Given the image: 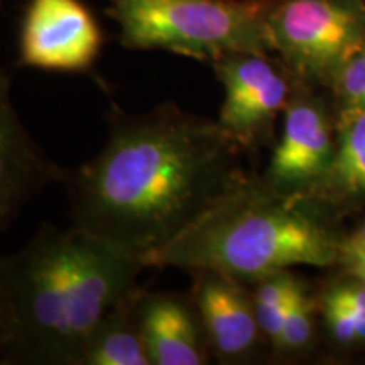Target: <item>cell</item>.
<instances>
[{
  "mask_svg": "<svg viewBox=\"0 0 365 365\" xmlns=\"http://www.w3.org/2000/svg\"><path fill=\"white\" fill-rule=\"evenodd\" d=\"M340 240L319 205L284 193L262 180L242 178L191 225L145 255L148 267L205 269L254 282L294 266H330Z\"/></svg>",
  "mask_w": 365,
  "mask_h": 365,
  "instance_id": "3",
  "label": "cell"
},
{
  "mask_svg": "<svg viewBox=\"0 0 365 365\" xmlns=\"http://www.w3.org/2000/svg\"><path fill=\"white\" fill-rule=\"evenodd\" d=\"M330 85L335 91L339 127L365 112V41L346 58Z\"/></svg>",
  "mask_w": 365,
  "mask_h": 365,
  "instance_id": "15",
  "label": "cell"
},
{
  "mask_svg": "<svg viewBox=\"0 0 365 365\" xmlns=\"http://www.w3.org/2000/svg\"><path fill=\"white\" fill-rule=\"evenodd\" d=\"M212 66L223 86L217 120L220 129L240 148L266 140L293 95V75L269 59V53L227 54Z\"/></svg>",
  "mask_w": 365,
  "mask_h": 365,
  "instance_id": "6",
  "label": "cell"
},
{
  "mask_svg": "<svg viewBox=\"0 0 365 365\" xmlns=\"http://www.w3.org/2000/svg\"><path fill=\"white\" fill-rule=\"evenodd\" d=\"M325 301L354 313L365 314V282L355 277L352 282L331 287L330 293L325 296Z\"/></svg>",
  "mask_w": 365,
  "mask_h": 365,
  "instance_id": "18",
  "label": "cell"
},
{
  "mask_svg": "<svg viewBox=\"0 0 365 365\" xmlns=\"http://www.w3.org/2000/svg\"><path fill=\"white\" fill-rule=\"evenodd\" d=\"M190 296L202 319L210 352L223 364L252 357L264 339L252 294L223 274L195 269Z\"/></svg>",
  "mask_w": 365,
  "mask_h": 365,
  "instance_id": "10",
  "label": "cell"
},
{
  "mask_svg": "<svg viewBox=\"0 0 365 365\" xmlns=\"http://www.w3.org/2000/svg\"><path fill=\"white\" fill-rule=\"evenodd\" d=\"M254 286L252 301L255 317H257L264 340H267L274 349L279 339L287 309L293 303L294 296L303 287V282L296 279L289 269H284V271L262 276L261 279L254 281Z\"/></svg>",
  "mask_w": 365,
  "mask_h": 365,
  "instance_id": "14",
  "label": "cell"
},
{
  "mask_svg": "<svg viewBox=\"0 0 365 365\" xmlns=\"http://www.w3.org/2000/svg\"><path fill=\"white\" fill-rule=\"evenodd\" d=\"M239 149L217 122L173 102L115 107L102 150L61 182L71 225L145 259L245 178Z\"/></svg>",
  "mask_w": 365,
  "mask_h": 365,
  "instance_id": "1",
  "label": "cell"
},
{
  "mask_svg": "<svg viewBox=\"0 0 365 365\" xmlns=\"http://www.w3.org/2000/svg\"><path fill=\"white\" fill-rule=\"evenodd\" d=\"M266 24L271 51L301 83H330L365 41V12L350 0H279Z\"/></svg>",
  "mask_w": 365,
  "mask_h": 365,
  "instance_id": "5",
  "label": "cell"
},
{
  "mask_svg": "<svg viewBox=\"0 0 365 365\" xmlns=\"http://www.w3.org/2000/svg\"><path fill=\"white\" fill-rule=\"evenodd\" d=\"M314 335V304L304 286L294 296L282 323L274 350L281 355H294L308 349Z\"/></svg>",
  "mask_w": 365,
  "mask_h": 365,
  "instance_id": "16",
  "label": "cell"
},
{
  "mask_svg": "<svg viewBox=\"0 0 365 365\" xmlns=\"http://www.w3.org/2000/svg\"><path fill=\"white\" fill-rule=\"evenodd\" d=\"M340 259H365V222L340 240Z\"/></svg>",
  "mask_w": 365,
  "mask_h": 365,
  "instance_id": "20",
  "label": "cell"
},
{
  "mask_svg": "<svg viewBox=\"0 0 365 365\" xmlns=\"http://www.w3.org/2000/svg\"><path fill=\"white\" fill-rule=\"evenodd\" d=\"M14 333H16V317H14L11 298H9L7 287L2 279V271H0V365L12 344Z\"/></svg>",
  "mask_w": 365,
  "mask_h": 365,
  "instance_id": "19",
  "label": "cell"
},
{
  "mask_svg": "<svg viewBox=\"0 0 365 365\" xmlns=\"http://www.w3.org/2000/svg\"><path fill=\"white\" fill-rule=\"evenodd\" d=\"M267 7L234 0H113L108 16L129 49H163L213 63L269 53Z\"/></svg>",
  "mask_w": 365,
  "mask_h": 365,
  "instance_id": "4",
  "label": "cell"
},
{
  "mask_svg": "<svg viewBox=\"0 0 365 365\" xmlns=\"http://www.w3.org/2000/svg\"><path fill=\"white\" fill-rule=\"evenodd\" d=\"M331 124L318 100L293 91L284 108L281 139L262 180L284 193L303 195L322 180L333 161Z\"/></svg>",
  "mask_w": 365,
  "mask_h": 365,
  "instance_id": "8",
  "label": "cell"
},
{
  "mask_svg": "<svg viewBox=\"0 0 365 365\" xmlns=\"http://www.w3.org/2000/svg\"><path fill=\"white\" fill-rule=\"evenodd\" d=\"M354 277L365 282V259H341Z\"/></svg>",
  "mask_w": 365,
  "mask_h": 365,
  "instance_id": "21",
  "label": "cell"
},
{
  "mask_svg": "<svg viewBox=\"0 0 365 365\" xmlns=\"http://www.w3.org/2000/svg\"><path fill=\"white\" fill-rule=\"evenodd\" d=\"M137 286L103 314L81 352L80 365H150L139 317Z\"/></svg>",
  "mask_w": 365,
  "mask_h": 365,
  "instance_id": "12",
  "label": "cell"
},
{
  "mask_svg": "<svg viewBox=\"0 0 365 365\" xmlns=\"http://www.w3.org/2000/svg\"><path fill=\"white\" fill-rule=\"evenodd\" d=\"M137 317L150 365H205L212 359L190 293L140 289Z\"/></svg>",
  "mask_w": 365,
  "mask_h": 365,
  "instance_id": "11",
  "label": "cell"
},
{
  "mask_svg": "<svg viewBox=\"0 0 365 365\" xmlns=\"http://www.w3.org/2000/svg\"><path fill=\"white\" fill-rule=\"evenodd\" d=\"M102 44V29L81 0H29L21 24L17 65L88 73Z\"/></svg>",
  "mask_w": 365,
  "mask_h": 365,
  "instance_id": "7",
  "label": "cell"
},
{
  "mask_svg": "<svg viewBox=\"0 0 365 365\" xmlns=\"http://www.w3.org/2000/svg\"><path fill=\"white\" fill-rule=\"evenodd\" d=\"M333 161L322 180L301 196L318 203L365 202V112L339 127Z\"/></svg>",
  "mask_w": 365,
  "mask_h": 365,
  "instance_id": "13",
  "label": "cell"
},
{
  "mask_svg": "<svg viewBox=\"0 0 365 365\" xmlns=\"http://www.w3.org/2000/svg\"><path fill=\"white\" fill-rule=\"evenodd\" d=\"M0 4H2V2H0Z\"/></svg>",
  "mask_w": 365,
  "mask_h": 365,
  "instance_id": "23",
  "label": "cell"
},
{
  "mask_svg": "<svg viewBox=\"0 0 365 365\" xmlns=\"http://www.w3.org/2000/svg\"><path fill=\"white\" fill-rule=\"evenodd\" d=\"M234 2H242V4H254V6H261V7H271L279 0H234Z\"/></svg>",
  "mask_w": 365,
  "mask_h": 365,
  "instance_id": "22",
  "label": "cell"
},
{
  "mask_svg": "<svg viewBox=\"0 0 365 365\" xmlns=\"http://www.w3.org/2000/svg\"><path fill=\"white\" fill-rule=\"evenodd\" d=\"M65 176V168L49 159L22 124L11 98V78L0 68V230Z\"/></svg>",
  "mask_w": 365,
  "mask_h": 365,
  "instance_id": "9",
  "label": "cell"
},
{
  "mask_svg": "<svg viewBox=\"0 0 365 365\" xmlns=\"http://www.w3.org/2000/svg\"><path fill=\"white\" fill-rule=\"evenodd\" d=\"M323 314L328 330L339 344L354 345L365 341V314L354 313L328 301H323Z\"/></svg>",
  "mask_w": 365,
  "mask_h": 365,
  "instance_id": "17",
  "label": "cell"
},
{
  "mask_svg": "<svg viewBox=\"0 0 365 365\" xmlns=\"http://www.w3.org/2000/svg\"><path fill=\"white\" fill-rule=\"evenodd\" d=\"M144 259L75 225H43L24 247L0 255L16 333L2 365H80L86 340L130 294Z\"/></svg>",
  "mask_w": 365,
  "mask_h": 365,
  "instance_id": "2",
  "label": "cell"
}]
</instances>
